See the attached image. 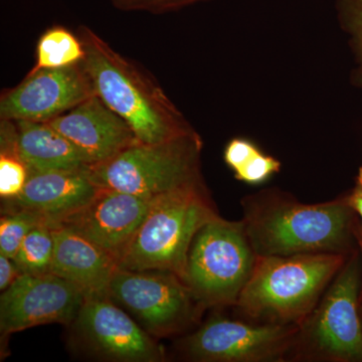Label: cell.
Returning a JSON list of instances; mask_svg holds the SVG:
<instances>
[{"instance_id": "cell-1", "label": "cell", "mask_w": 362, "mask_h": 362, "mask_svg": "<svg viewBox=\"0 0 362 362\" xmlns=\"http://www.w3.org/2000/svg\"><path fill=\"white\" fill-rule=\"evenodd\" d=\"M78 37L95 94L130 126L138 141L156 144L197 132L148 71L88 26L78 28Z\"/></svg>"}, {"instance_id": "cell-2", "label": "cell", "mask_w": 362, "mask_h": 362, "mask_svg": "<svg viewBox=\"0 0 362 362\" xmlns=\"http://www.w3.org/2000/svg\"><path fill=\"white\" fill-rule=\"evenodd\" d=\"M243 206V223L257 256L345 254L350 246L354 211L347 197L305 204L278 190H264L246 197Z\"/></svg>"}, {"instance_id": "cell-3", "label": "cell", "mask_w": 362, "mask_h": 362, "mask_svg": "<svg viewBox=\"0 0 362 362\" xmlns=\"http://www.w3.org/2000/svg\"><path fill=\"white\" fill-rule=\"evenodd\" d=\"M344 254L257 256L235 306L257 322L299 324L345 263Z\"/></svg>"}, {"instance_id": "cell-4", "label": "cell", "mask_w": 362, "mask_h": 362, "mask_svg": "<svg viewBox=\"0 0 362 362\" xmlns=\"http://www.w3.org/2000/svg\"><path fill=\"white\" fill-rule=\"evenodd\" d=\"M216 216L202 182L154 197L141 226L117 259V268L168 271L183 281L195 233Z\"/></svg>"}, {"instance_id": "cell-5", "label": "cell", "mask_w": 362, "mask_h": 362, "mask_svg": "<svg viewBox=\"0 0 362 362\" xmlns=\"http://www.w3.org/2000/svg\"><path fill=\"white\" fill-rule=\"evenodd\" d=\"M202 148L197 132L156 144L137 141L87 173L99 188L156 197L202 182Z\"/></svg>"}, {"instance_id": "cell-6", "label": "cell", "mask_w": 362, "mask_h": 362, "mask_svg": "<svg viewBox=\"0 0 362 362\" xmlns=\"http://www.w3.org/2000/svg\"><path fill=\"white\" fill-rule=\"evenodd\" d=\"M362 259L354 252L298 331L291 351L309 361L362 362ZM290 351V352H291Z\"/></svg>"}, {"instance_id": "cell-7", "label": "cell", "mask_w": 362, "mask_h": 362, "mask_svg": "<svg viewBox=\"0 0 362 362\" xmlns=\"http://www.w3.org/2000/svg\"><path fill=\"white\" fill-rule=\"evenodd\" d=\"M256 259L244 223L216 216L195 233L183 282L202 306L235 305Z\"/></svg>"}, {"instance_id": "cell-8", "label": "cell", "mask_w": 362, "mask_h": 362, "mask_svg": "<svg viewBox=\"0 0 362 362\" xmlns=\"http://www.w3.org/2000/svg\"><path fill=\"white\" fill-rule=\"evenodd\" d=\"M107 297L135 317L153 337H166L182 329L199 304L185 282L168 271L117 268Z\"/></svg>"}, {"instance_id": "cell-9", "label": "cell", "mask_w": 362, "mask_h": 362, "mask_svg": "<svg viewBox=\"0 0 362 362\" xmlns=\"http://www.w3.org/2000/svg\"><path fill=\"white\" fill-rule=\"evenodd\" d=\"M297 331V324L247 323L214 317L183 340L182 349L195 361H281L291 351Z\"/></svg>"}, {"instance_id": "cell-10", "label": "cell", "mask_w": 362, "mask_h": 362, "mask_svg": "<svg viewBox=\"0 0 362 362\" xmlns=\"http://www.w3.org/2000/svg\"><path fill=\"white\" fill-rule=\"evenodd\" d=\"M84 293L56 274H21L0 296L2 337L44 325H71L85 302Z\"/></svg>"}, {"instance_id": "cell-11", "label": "cell", "mask_w": 362, "mask_h": 362, "mask_svg": "<svg viewBox=\"0 0 362 362\" xmlns=\"http://www.w3.org/2000/svg\"><path fill=\"white\" fill-rule=\"evenodd\" d=\"M90 354L111 361L158 362L163 349L129 313L108 297L86 298L71 324Z\"/></svg>"}, {"instance_id": "cell-12", "label": "cell", "mask_w": 362, "mask_h": 362, "mask_svg": "<svg viewBox=\"0 0 362 362\" xmlns=\"http://www.w3.org/2000/svg\"><path fill=\"white\" fill-rule=\"evenodd\" d=\"M94 95L82 62L65 68L40 69L30 71L20 85L2 93L0 118L47 122Z\"/></svg>"}, {"instance_id": "cell-13", "label": "cell", "mask_w": 362, "mask_h": 362, "mask_svg": "<svg viewBox=\"0 0 362 362\" xmlns=\"http://www.w3.org/2000/svg\"><path fill=\"white\" fill-rule=\"evenodd\" d=\"M153 201L154 197L99 188L89 204L58 223L94 243L111 255L117 263Z\"/></svg>"}, {"instance_id": "cell-14", "label": "cell", "mask_w": 362, "mask_h": 362, "mask_svg": "<svg viewBox=\"0 0 362 362\" xmlns=\"http://www.w3.org/2000/svg\"><path fill=\"white\" fill-rule=\"evenodd\" d=\"M47 123L73 143L89 166L138 141L130 126L96 94Z\"/></svg>"}, {"instance_id": "cell-15", "label": "cell", "mask_w": 362, "mask_h": 362, "mask_svg": "<svg viewBox=\"0 0 362 362\" xmlns=\"http://www.w3.org/2000/svg\"><path fill=\"white\" fill-rule=\"evenodd\" d=\"M87 168L30 173L23 192L7 202L11 209H28L42 214L51 225L58 223L89 204L99 192Z\"/></svg>"}, {"instance_id": "cell-16", "label": "cell", "mask_w": 362, "mask_h": 362, "mask_svg": "<svg viewBox=\"0 0 362 362\" xmlns=\"http://www.w3.org/2000/svg\"><path fill=\"white\" fill-rule=\"evenodd\" d=\"M54 239L51 273L77 286L86 298L107 297L117 270L115 259L68 226L52 225Z\"/></svg>"}, {"instance_id": "cell-17", "label": "cell", "mask_w": 362, "mask_h": 362, "mask_svg": "<svg viewBox=\"0 0 362 362\" xmlns=\"http://www.w3.org/2000/svg\"><path fill=\"white\" fill-rule=\"evenodd\" d=\"M16 149L30 173L81 170L88 163L70 140L47 122L13 121Z\"/></svg>"}, {"instance_id": "cell-18", "label": "cell", "mask_w": 362, "mask_h": 362, "mask_svg": "<svg viewBox=\"0 0 362 362\" xmlns=\"http://www.w3.org/2000/svg\"><path fill=\"white\" fill-rule=\"evenodd\" d=\"M85 58V49L78 35L64 26H52L37 45V63L30 71L77 65Z\"/></svg>"}, {"instance_id": "cell-19", "label": "cell", "mask_w": 362, "mask_h": 362, "mask_svg": "<svg viewBox=\"0 0 362 362\" xmlns=\"http://www.w3.org/2000/svg\"><path fill=\"white\" fill-rule=\"evenodd\" d=\"M54 239L52 226H37L26 235L13 259L21 274L51 273Z\"/></svg>"}, {"instance_id": "cell-20", "label": "cell", "mask_w": 362, "mask_h": 362, "mask_svg": "<svg viewBox=\"0 0 362 362\" xmlns=\"http://www.w3.org/2000/svg\"><path fill=\"white\" fill-rule=\"evenodd\" d=\"M49 223L42 214L23 209H11L0 220V254L13 259L26 235L37 226Z\"/></svg>"}, {"instance_id": "cell-21", "label": "cell", "mask_w": 362, "mask_h": 362, "mask_svg": "<svg viewBox=\"0 0 362 362\" xmlns=\"http://www.w3.org/2000/svg\"><path fill=\"white\" fill-rule=\"evenodd\" d=\"M337 13L354 56L351 82L362 89V0H337Z\"/></svg>"}, {"instance_id": "cell-22", "label": "cell", "mask_w": 362, "mask_h": 362, "mask_svg": "<svg viewBox=\"0 0 362 362\" xmlns=\"http://www.w3.org/2000/svg\"><path fill=\"white\" fill-rule=\"evenodd\" d=\"M209 0H110L112 6L125 13L164 14L180 11Z\"/></svg>"}, {"instance_id": "cell-23", "label": "cell", "mask_w": 362, "mask_h": 362, "mask_svg": "<svg viewBox=\"0 0 362 362\" xmlns=\"http://www.w3.org/2000/svg\"><path fill=\"white\" fill-rule=\"evenodd\" d=\"M281 169V162L273 156H267L259 151L252 157L239 170L235 171V180L247 185H261L272 175L278 173Z\"/></svg>"}, {"instance_id": "cell-24", "label": "cell", "mask_w": 362, "mask_h": 362, "mask_svg": "<svg viewBox=\"0 0 362 362\" xmlns=\"http://www.w3.org/2000/svg\"><path fill=\"white\" fill-rule=\"evenodd\" d=\"M259 151L261 149L251 140L235 138L226 145L223 157L228 168L235 173Z\"/></svg>"}, {"instance_id": "cell-25", "label": "cell", "mask_w": 362, "mask_h": 362, "mask_svg": "<svg viewBox=\"0 0 362 362\" xmlns=\"http://www.w3.org/2000/svg\"><path fill=\"white\" fill-rule=\"evenodd\" d=\"M21 275L13 259L0 254V290L4 291Z\"/></svg>"}, {"instance_id": "cell-26", "label": "cell", "mask_w": 362, "mask_h": 362, "mask_svg": "<svg viewBox=\"0 0 362 362\" xmlns=\"http://www.w3.org/2000/svg\"><path fill=\"white\" fill-rule=\"evenodd\" d=\"M347 201L352 211L361 216L362 221V168H359L356 178V185L351 194L347 197Z\"/></svg>"}, {"instance_id": "cell-27", "label": "cell", "mask_w": 362, "mask_h": 362, "mask_svg": "<svg viewBox=\"0 0 362 362\" xmlns=\"http://www.w3.org/2000/svg\"><path fill=\"white\" fill-rule=\"evenodd\" d=\"M357 239H358L359 244H361V259H362V226L357 230L356 233Z\"/></svg>"}, {"instance_id": "cell-28", "label": "cell", "mask_w": 362, "mask_h": 362, "mask_svg": "<svg viewBox=\"0 0 362 362\" xmlns=\"http://www.w3.org/2000/svg\"><path fill=\"white\" fill-rule=\"evenodd\" d=\"M359 312H361V317L362 321V291L361 294V300H359Z\"/></svg>"}]
</instances>
